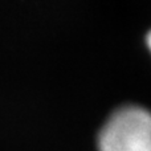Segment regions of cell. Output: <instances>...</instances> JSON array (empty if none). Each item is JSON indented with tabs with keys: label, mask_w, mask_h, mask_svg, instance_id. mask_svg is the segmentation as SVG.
<instances>
[{
	"label": "cell",
	"mask_w": 151,
	"mask_h": 151,
	"mask_svg": "<svg viewBox=\"0 0 151 151\" xmlns=\"http://www.w3.org/2000/svg\"><path fill=\"white\" fill-rule=\"evenodd\" d=\"M147 44H149V47H150V49H151V32L149 33V37H147Z\"/></svg>",
	"instance_id": "2"
},
{
	"label": "cell",
	"mask_w": 151,
	"mask_h": 151,
	"mask_svg": "<svg viewBox=\"0 0 151 151\" xmlns=\"http://www.w3.org/2000/svg\"><path fill=\"white\" fill-rule=\"evenodd\" d=\"M99 151H151V113L141 106L115 110L98 135Z\"/></svg>",
	"instance_id": "1"
}]
</instances>
